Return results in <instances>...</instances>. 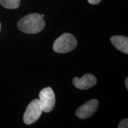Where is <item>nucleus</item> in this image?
<instances>
[{
	"label": "nucleus",
	"mask_w": 128,
	"mask_h": 128,
	"mask_svg": "<svg viewBox=\"0 0 128 128\" xmlns=\"http://www.w3.org/2000/svg\"><path fill=\"white\" fill-rule=\"evenodd\" d=\"M18 29L27 34H36L45 27L44 18L38 13L28 14L21 18L17 23Z\"/></svg>",
	"instance_id": "1"
},
{
	"label": "nucleus",
	"mask_w": 128,
	"mask_h": 128,
	"mask_svg": "<svg viewBox=\"0 0 128 128\" xmlns=\"http://www.w3.org/2000/svg\"><path fill=\"white\" fill-rule=\"evenodd\" d=\"M77 44V40L75 36L70 33H65L55 41L53 49L57 53L65 54L74 50L76 47Z\"/></svg>",
	"instance_id": "2"
},
{
	"label": "nucleus",
	"mask_w": 128,
	"mask_h": 128,
	"mask_svg": "<svg viewBox=\"0 0 128 128\" xmlns=\"http://www.w3.org/2000/svg\"><path fill=\"white\" fill-rule=\"evenodd\" d=\"M43 110L39 99H35L30 102L23 115L24 123L26 124H31L39 119Z\"/></svg>",
	"instance_id": "3"
},
{
	"label": "nucleus",
	"mask_w": 128,
	"mask_h": 128,
	"mask_svg": "<svg viewBox=\"0 0 128 128\" xmlns=\"http://www.w3.org/2000/svg\"><path fill=\"white\" fill-rule=\"evenodd\" d=\"M39 102L43 112L46 113L50 112L55 105V95L50 87H46L40 92Z\"/></svg>",
	"instance_id": "4"
},
{
	"label": "nucleus",
	"mask_w": 128,
	"mask_h": 128,
	"mask_svg": "<svg viewBox=\"0 0 128 128\" xmlns=\"http://www.w3.org/2000/svg\"><path fill=\"white\" fill-rule=\"evenodd\" d=\"M98 107V101L97 99H92L80 106L76 110V114L80 119H87L95 113Z\"/></svg>",
	"instance_id": "5"
},
{
	"label": "nucleus",
	"mask_w": 128,
	"mask_h": 128,
	"mask_svg": "<svg viewBox=\"0 0 128 128\" xmlns=\"http://www.w3.org/2000/svg\"><path fill=\"white\" fill-rule=\"evenodd\" d=\"M97 82V78L91 74H86L81 78L75 77L72 80L74 86L80 90L90 88L95 86Z\"/></svg>",
	"instance_id": "6"
},
{
	"label": "nucleus",
	"mask_w": 128,
	"mask_h": 128,
	"mask_svg": "<svg viewBox=\"0 0 128 128\" xmlns=\"http://www.w3.org/2000/svg\"><path fill=\"white\" fill-rule=\"evenodd\" d=\"M110 41L118 50L124 54H128V38L127 37L114 36L110 38Z\"/></svg>",
	"instance_id": "7"
},
{
	"label": "nucleus",
	"mask_w": 128,
	"mask_h": 128,
	"mask_svg": "<svg viewBox=\"0 0 128 128\" xmlns=\"http://www.w3.org/2000/svg\"><path fill=\"white\" fill-rule=\"evenodd\" d=\"M0 4L7 9H16L20 5V0H0Z\"/></svg>",
	"instance_id": "8"
},
{
	"label": "nucleus",
	"mask_w": 128,
	"mask_h": 128,
	"mask_svg": "<svg viewBox=\"0 0 128 128\" xmlns=\"http://www.w3.org/2000/svg\"><path fill=\"white\" fill-rule=\"evenodd\" d=\"M119 128H128V119H124L122 120L118 126Z\"/></svg>",
	"instance_id": "9"
},
{
	"label": "nucleus",
	"mask_w": 128,
	"mask_h": 128,
	"mask_svg": "<svg viewBox=\"0 0 128 128\" xmlns=\"http://www.w3.org/2000/svg\"><path fill=\"white\" fill-rule=\"evenodd\" d=\"M88 2L91 4H97L100 2L102 0H87Z\"/></svg>",
	"instance_id": "10"
},
{
	"label": "nucleus",
	"mask_w": 128,
	"mask_h": 128,
	"mask_svg": "<svg viewBox=\"0 0 128 128\" xmlns=\"http://www.w3.org/2000/svg\"><path fill=\"white\" fill-rule=\"evenodd\" d=\"M124 84H125L126 89L128 90V78H126V79L125 80V82H124Z\"/></svg>",
	"instance_id": "11"
},
{
	"label": "nucleus",
	"mask_w": 128,
	"mask_h": 128,
	"mask_svg": "<svg viewBox=\"0 0 128 128\" xmlns=\"http://www.w3.org/2000/svg\"><path fill=\"white\" fill-rule=\"evenodd\" d=\"M40 16H41V17H43V18H44V14H42V15H40Z\"/></svg>",
	"instance_id": "12"
},
{
	"label": "nucleus",
	"mask_w": 128,
	"mask_h": 128,
	"mask_svg": "<svg viewBox=\"0 0 128 128\" xmlns=\"http://www.w3.org/2000/svg\"><path fill=\"white\" fill-rule=\"evenodd\" d=\"M1 23H0V31H1Z\"/></svg>",
	"instance_id": "13"
}]
</instances>
